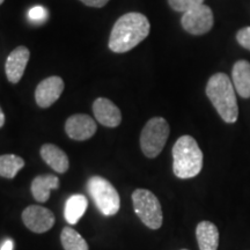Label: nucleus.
<instances>
[{
  "label": "nucleus",
  "instance_id": "f257e3e1",
  "mask_svg": "<svg viewBox=\"0 0 250 250\" xmlns=\"http://www.w3.org/2000/svg\"><path fill=\"white\" fill-rule=\"evenodd\" d=\"M149 30L151 24L144 14L131 12L122 15L111 29L109 49L116 54L130 51L148 36Z\"/></svg>",
  "mask_w": 250,
  "mask_h": 250
},
{
  "label": "nucleus",
  "instance_id": "f03ea898",
  "mask_svg": "<svg viewBox=\"0 0 250 250\" xmlns=\"http://www.w3.org/2000/svg\"><path fill=\"white\" fill-rule=\"evenodd\" d=\"M206 95L210 100L221 120L233 124L239 117L236 90L226 73H215L208 81Z\"/></svg>",
  "mask_w": 250,
  "mask_h": 250
},
{
  "label": "nucleus",
  "instance_id": "7ed1b4c3",
  "mask_svg": "<svg viewBox=\"0 0 250 250\" xmlns=\"http://www.w3.org/2000/svg\"><path fill=\"white\" fill-rule=\"evenodd\" d=\"M203 168V152L191 136H182L173 147V171L182 180L196 177Z\"/></svg>",
  "mask_w": 250,
  "mask_h": 250
},
{
  "label": "nucleus",
  "instance_id": "20e7f679",
  "mask_svg": "<svg viewBox=\"0 0 250 250\" xmlns=\"http://www.w3.org/2000/svg\"><path fill=\"white\" fill-rule=\"evenodd\" d=\"M87 189L92 196L96 208L105 217L115 215L120 211L121 198L115 187L108 180L101 176L90 177L87 182Z\"/></svg>",
  "mask_w": 250,
  "mask_h": 250
},
{
  "label": "nucleus",
  "instance_id": "39448f33",
  "mask_svg": "<svg viewBox=\"0 0 250 250\" xmlns=\"http://www.w3.org/2000/svg\"><path fill=\"white\" fill-rule=\"evenodd\" d=\"M170 127L164 117H153L145 124L140 134V147L145 156L154 159L164 149Z\"/></svg>",
  "mask_w": 250,
  "mask_h": 250
},
{
  "label": "nucleus",
  "instance_id": "423d86ee",
  "mask_svg": "<svg viewBox=\"0 0 250 250\" xmlns=\"http://www.w3.org/2000/svg\"><path fill=\"white\" fill-rule=\"evenodd\" d=\"M133 210L145 226L159 229L162 226L164 214L158 197L147 189H137L132 193Z\"/></svg>",
  "mask_w": 250,
  "mask_h": 250
},
{
  "label": "nucleus",
  "instance_id": "0eeeda50",
  "mask_svg": "<svg viewBox=\"0 0 250 250\" xmlns=\"http://www.w3.org/2000/svg\"><path fill=\"white\" fill-rule=\"evenodd\" d=\"M181 23H182L183 29L191 35H204L213 27V12L204 4L197 6L183 13Z\"/></svg>",
  "mask_w": 250,
  "mask_h": 250
},
{
  "label": "nucleus",
  "instance_id": "6e6552de",
  "mask_svg": "<svg viewBox=\"0 0 250 250\" xmlns=\"http://www.w3.org/2000/svg\"><path fill=\"white\" fill-rule=\"evenodd\" d=\"M22 221L28 229L34 233H45L55 225V214L41 205H30L22 212Z\"/></svg>",
  "mask_w": 250,
  "mask_h": 250
},
{
  "label": "nucleus",
  "instance_id": "1a4fd4ad",
  "mask_svg": "<svg viewBox=\"0 0 250 250\" xmlns=\"http://www.w3.org/2000/svg\"><path fill=\"white\" fill-rule=\"evenodd\" d=\"M64 90V81L61 77H49L41 81L35 90L36 103L41 108L51 107L61 98Z\"/></svg>",
  "mask_w": 250,
  "mask_h": 250
},
{
  "label": "nucleus",
  "instance_id": "9d476101",
  "mask_svg": "<svg viewBox=\"0 0 250 250\" xmlns=\"http://www.w3.org/2000/svg\"><path fill=\"white\" fill-rule=\"evenodd\" d=\"M65 131L71 139L83 142L95 134L96 123L92 117L85 114H76L68 117L65 123Z\"/></svg>",
  "mask_w": 250,
  "mask_h": 250
},
{
  "label": "nucleus",
  "instance_id": "9b49d317",
  "mask_svg": "<svg viewBox=\"0 0 250 250\" xmlns=\"http://www.w3.org/2000/svg\"><path fill=\"white\" fill-rule=\"evenodd\" d=\"M29 58L30 51L23 45L18 46L9 54L5 64L6 77H7L9 83H18L21 80Z\"/></svg>",
  "mask_w": 250,
  "mask_h": 250
},
{
  "label": "nucleus",
  "instance_id": "f8f14e48",
  "mask_svg": "<svg viewBox=\"0 0 250 250\" xmlns=\"http://www.w3.org/2000/svg\"><path fill=\"white\" fill-rule=\"evenodd\" d=\"M93 112L96 121L107 127H117L122 122L121 110L108 99H96L93 103Z\"/></svg>",
  "mask_w": 250,
  "mask_h": 250
},
{
  "label": "nucleus",
  "instance_id": "ddd939ff",
  "mask_svg": "<svg viewBox=\"0 0 250 250\" xmlns=\"http://www.w3.org/2000/svg\"><path fill=\"white\" fill-rule=\"evenodd\" d=\"M41 156L49 167L59 174L66 173L70 167V161L66 153L54 144H44L41 147Z\"/></svg>",
  "mask_w": 250,
  "mask_h": 250
},
{
  "label": "nucleus",
  "instance_id": "4468645a",
  "mask_svg": "<svg viewBox=\"0 0 250 250\" xmlns=\"http://www.w3.org/2000/svg\"><path fill=\"white\" fill-rule=\"evenodd\" d=\"M232 80L236 93L243 99L250 98V62L239 61L234 64Z\"/></svg>",
  "mask_w": 250,
  "mask_h": 250
},
{
  "label": "nucleus",
  "instance_id": "2eb2a0df",
  "mask_svg": "<svg viewBox=\"0 0 250 250\" xmlns=\"http://www.w3.org/2000/svg\"><path fill=\"white\" fill-rule=\"evenodd\" d=\"M196 237L201 250H217L219 246V230L211 221H201L196 227Z\"/></svg>",
  "mask_w": 250,
  "mask_h": 250
},
{
  "label": "nucleus",
  "instance_id": "dca6fc26",
  "mask_svg": "<svg viewBox=\"0 0 250 250\" xmlns=\"http://www.w3.org/2000/svg\"><path fill=\"white\" fill-rule=\"evenodd\" d=\"M59 188V179L54 175H40L36 176L31 182V193L35 198L36 202L45 203L50 198V191L51 190L58 189Z\"/></svg>",
  "mask_w": 250,
  "mask_h": 250
},
{
  "label": "nucleus",
  "instance_id": "f3484780",
  "mask_svg": "<svg viewBox=\"0 0 250 250\" xmlns=\"http://www.w3.org/2000/svg\"><path fill=\"white\" fill-rule=\"evenodd\" d=\"M88 206V199L83 195H73L66 201L64 208V217L71 225H76L85 214Z\"/></svg>",
  "mask_w": 250,
  "mask_h": 250
},
{
  "label": "nucleus",
  "instance_id": "a211bd4d",
  "mask_svg": "<svg viewBox=\"0 0 250 250\" xmlns=\"http://www.w3.org/2000/svg\"><path fill=\"white\" fill-rule=\"evenodd\" d=\"M24 167V160L15 154L0 155V176L5 179H14Z\"/></svg>",
  "mask_w": 250,
  "mask_h": 250
},
{
  "label": "nucleus",
  "instance_id": "6ab92c4d",
  "mask_svg": "<svg viewBox=\"0 0 250 250\" xmlns=\"http://www.w3.org/2000/svg\"><path fill=\"white\" fill-rule=\"evenodd\" d=\"M62 246L65 250H89L86 240L71 227H64L61 234Z\"/></svg>",
  "mask_w": 250,
  "mask_h": 250
},
{
  "label": "nucleus",
  "instance_id": "aec40b11",
  "mask_svg": "<svg viewBox=\"0 0 250 250\" xmlns=\"http://www.w3.org/2000/svg\"><path fill=\"white\" fill-rule=\"evenodd\" d=\"M168 4L174 11L186 13L190 9L204 4V0H168Z\"/></svg>",
  "mask_w": 250,
  "mask_h": 250
},
{
  "label": "nucleus",
  "instance_id": "412c9836",
  "mask_svg": "<svg viewBox=\"0 0 250 250\" xmlns=\"http://www.w3.org/2000/svg\"><path fill=\"white\" fill-rule=\"evenodd\" d=\"M28 18H29L33 22L41 23L48 18V12H46V9L44 7L36 6V7L29 9V12H28Z\"/></svg>",
  "mask_w": 250,
  "mask_h": 250
},
{
  "label": "nucleus",
  "instance_id": "4be33fe9",
  "mask_svg": "<svg viewBox=\"0 0 250 250\" xmlns=\"http://www.w3.org/2000/svg\"><path fill=\"white\" fill-rule=\"evenodd\" d=\"M236 41L240 45L250 51V27H245L237 31Z\"/></svg>",
  "mask_w": 250,
  "mask_h": 250
},
{
  "label": "nucleus",
  "instance_id": "5701e85b",
  "mask_svg": "<svg viewBox=\"0 0 250 250\" xmlns=\"http://www.w3.org/2000/svg\"><path fill=\"white\" fill-rule=\"evenodd\" d=\"M80 1L83 2L86 6H89V7L101 8L108 4L109 0H80Z\"/></svg>",
  "mask_w": 250,
  "mask_h": 250
},
{
  "label": "nucleus",
  "instance_id": "b1692460",
  "mask_svg": "<svg viewBox=\"0 0 250 250\" xmlns=\"http://www.w3.org/2000/svg\"><path fill=\"white\" fill-rule=\"evenodd\" d=\"M14 243L12 240H6V241L2 243L1 247H0V250H13Z\"/></svg>",
  "mask_w": 250,
  "mask_h": 250
},
{
  "label": "nucleus",
  "instance_id": "393cba45",
  "mask_svg": "<svg viewBox=\"0 0 250 250\" xmlns=\"http://www.w3.org/2000/svg\"><path fill=\"white\" fill-rule=\"evenodd\" d=\"M4 124H5V115L4 112H2L1 108H0V127L4 126Z\"/></svg>",
  "mask_w": 250,
  "mask_h": 250
},
{
  "label": "nucleus",
  "instance_id": "a878e982",
  "mask_svg": "<svg viewBox=\"0 0 250 250\" xmlns=\"http://www.w3.org/2000/svg\"><path fill=\"white\" fill-rule=\"evenodd\" d=\"M4 1H5V0H0V5H1Z\"/></svg>",
  "mask_w": 250,
  "mask_h": 250
},
{
  "label": "nucleus",
  "instance_id": "bb28decb",
  "mask_svg": "<svg viewBox=\"0 0 250 250\" xmlns=\"http://www.w3.org/2000/svg\"><path fill=\"white\" fill-rule=\"evenodd\" d=\"M181 250H188V249H181Z\"/></svg>",
  "mask_w": 250,
  "mask_h": 250
}]
</instances>
